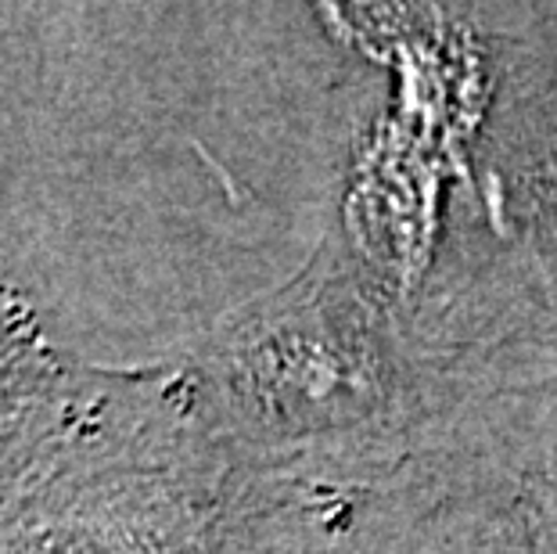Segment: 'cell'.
<instances>
[{
  "instance_id": "1",
  "label": "cell",
  "mask_w": 557,
  "mask_h": 554,
  "mask_svg": "<svg viewBox=\"0 0 557 554\" xmlns=\"http://www.w3.org/2000/svg\"><path fill=\"white\" fill-rule=\"evenodd\" d=\"M58 368L40 328L0 278V501L54 451Z\"/></svg>"
}]
</instances>
